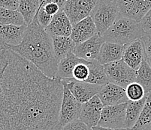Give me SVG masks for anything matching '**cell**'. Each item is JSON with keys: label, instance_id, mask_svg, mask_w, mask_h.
I'll return each mask as SVG.
<instances>
[{"label": "cell", "instance_id": "obj_1", "mask_svg": "<svg viewBox=\"0 0 151 130\" xmlns=\"http://www.w3.org/2000/svg\"><path fill=\"white\" fill-rule=\"evenodd\" d=\"M0 130H61L63 85L9 49L0 52Z\"/></svg>", "mask_w": 151, "mask_h": 130}, {"label": "cell", "instance_id": "obj_2", "mask_svg": "<svg viewBox=\"0 0 151 130\" xmlns=\"http://www.w3.org/2000/svg\"><path fill=\"white\" fill-rule=\"evenodd\" d=\"M5 47L31 62L47 77L56 78L59 61L53 51L52 38L39 24L36 15L27 26L21 43Z\"/></svg>", "mask_w": 151, "mask_h": 130}, {"label": "cell", "instance_id": "obj_3", "mask_svg": "<svg viewBox=\"0 0 151 130\" xmlns=\"http://www.w3.org/2000/svg\"><path fill=\"white\" fill-rule=\"evenodd\" d=\"M141 23L134 20L119 15L114 24L102 35L105 42L127 46L145 35Z\"/></svg>", "mask_w": 151, "mask_h": 130}, {"label": "cell", "instance_id": "obj_4", "mask_svg": "<svg viewBox=\"0 0 151 130\" xmlns=\"http://www.w3.org/2000/svg\"><path fill=\"white\" fill-rule=\"evenodd\" d=\"M120 15L116 1L98 0L90 14L97 32L102 36Z\"/></svg>", "mask_w": 151, "mask_h": 130}, {"label": "cell", "instance_id": "obj_5", "mask_svg": "<svg viewBox=\"0 0 151 130\" xmlns=\"http://www.w3.org/2000/svg\"><path fill=\"white\" fill-rule=\"evenodd\" d=\"M104 67L109 83L126 89L129 85L135 82L136 70L130 67L123 59L104 65Z\"/></svg>", "mask_w": 151, "mask_h": 130}, {"label": "cell", "instance_id": "obj_6", "mask_svg": "<svg viewBox=\"0 0 151 130\" xmlns=\"http://www.w3.org/2000/svg\"><path fill=\"white\" fill-rule=\"evenodd\" d=\"M63 96L60 112V126L61 128L71 122L79 120L82 103L72 95L70 91L63 85Z\"/></svg>", "mask_w": 151, "mask_h": 130}, {"label": "cell", "instance_id": "obj_7", "mask_svg": "<svg viewBox=\"0 0 151 130\" xmlns=\"http://www.w3.org/2000/svg\"><path fill=\"white\" fill-rule=\"evenodd\" d=\"M126 103L104 106L98 126L104 128L125 129Z\"/></svg>", "mask_w": 151, "mask_h": 130}, {"label": "cell", "instance_id": "obj_8", "mask_svg": "<svg viewBox=\"0 0 151 130\" xmlns=\"http://www.w3.org/2000/svg\"><path fill=\"white\" fill-rule=\"evenodd\" d=\"M98 0H67L63 11L72 26L90 17Z\"/></svg>", "mask_w": 151, "mask_h": 130}, {"label": "cell", "instance_id": "obj_9", "mask_svg": "<svg viewBox=\"0 0 151 130\" xmlns=\"http://www.w3.org/2000/svg\"><path fill=\"white\" fill-rule=\"evenodd\" d=\"M120 14L140 23L151 9V0H116Z\"/></svg>", "mask_w": 151, "mask_h": 130}, {"label": "cell", "instance_id": "obj_10", "mask_svg": "<svg viewBox=\"0 0 151 130\" xmlns=\"http://www.w3.org/2000/svg\"><path fill=\"white\" fill-rule=\"evenodd\" d=\"M63 85H65L72 94V95L81 103H85L98 95L103 86L90 84L86 82L75 80V79L61 80Z\"/></svg>", "mask_w": 151, "mask_h": 130}, {"label": "cell", "instance_id": "obj_11", "mask_svg": "<svg viewBox=\"0 0 151 130\" xmlns=\"http://www.w3.org/2000/svg\"><path fill=\"white\" fill-rule=\"evenodd\" d=\"M103 108L104 105L98 96H95L89 101L82 104L79 120L90 128L97 126L101 118Z\"/></svg>", "mask_w": 151, "mask_h": 130}, {"label": "cell", "instance_id": "obj_12", "mask_svg": "<svg viewBox=\"0 0 151 130\" xmlns=\"http://www.w3.org/2000/svg\"><path fill=\"white\" fill-rule=\"evenodd\" d=\"M97 96L104 106L120 105L126 103L129 101L126 89L112 83H108L103 86Z\"/></svg>", "mask_w": 151, "mask_h": 130}, {"label": "cell", "instance_id": "obj_13", "mask_svg": "<svg viewBox=\"0 0 151 130\" xmlns=\"http://www.w3.org/2000/svg\"><path fill=\"white\" fill-rule=\"evenodd\" d=\"M104 42L102 37L97 33L86 41L76 44L74 50V54L78 58L86 61L96 59Z\"/></svg>", "mask_w": 151, "mask_h": 130}, {"label": "cell", "instance_id": "obj_14", "mask_svg": "<svg viewBox=\"0 0 151 130\" xmlns=\"http://www.w3.org/2000/svg\"><path fill=\"white\" fill-rule=\"evenodd\" d=\"M146 58L145 49L141 39H138L126 46L122 59L131 68L138 70L143 60Z\"/></svg>", "mask_w": 151, "mask_h": 130}, {"label": "cell", "instance_id": "obj_15", "mask_svg": "<svg viewBox=\"0 0 151 130\" xmlns=\"http://www.w3.org/2000/svg\"><path fill=\"white\" fill-rule=\"evenodd\" d=\"M45 31L51 38L57 36L70 37L72 31V24L63 10H60L53 17Z\"/></svg>", "mask_w": 151, "mask_h": 130}, {"label": "cell", "instance_id": "obj_16", "mask_svg": "<svg viewBox=\"0 0 151 130\" xmlns=\"http://www.w3.org/2000/svg\"><path fill=\"white\" fill-rule=\"evenodd\" d=\"M97 33L95 23L91 17H88L72 26V31L70 37L76 44H78L86 41Z\"/></svg>", "mask_w": 151, "mask_h": 130}, {"label": "cell", "instance_id": "obj_17", "mask_svg": "<svg viewBox=\"0 0 151 130\" xmlns=\"http://www.w3.org/2000/svg\"><path fill=\"white\" fill-rule=\"evenodd\" d=\"M27 28V25H0V41L4 45L17 46L23 40Z\"/></svg>", "mask_w": 151, "mask_h": 130}, {"label": "cell", "instance_id": "obj_18", "mask_svg": "<svg viewBox=\"0 0 151 130\" xmlns=\"http://www.w3.org/2000/svg\"><path fill=\"white\" fill-rule=\"evenodd\" d=\"M125 48L126 46L104 42L101 45L96 60L102 65H106L121 60Z\"/></svg>", "mask_w": 151, "mask_h": 130}, {"label": "cell", "instance_id": "obj_19", "mask_svg": "<svg viewBox=\"0 0 151 130\" xmlns=\"http://www.w3.org/2000/svg\"><path fill=\"white\" fill-rule=\"evenodd\" d=\"M86 61H88L78 58L74 53H69L65 58L59 61L56 78L60 80L73 79V70L75 66Z\"/></svg>", "mask_w": 151, "mask_h": 130}, {"label": "cell", "instance_id": "obj_20", "mask_svg": "<svg viewBox=\"0 0 151 130\" xmlns=\"http://www.w3.org/2000/svg\"><path fill=\"white\" fill-rule=\"evenodd\" d=\"M52 40L53 51L58 61L65 58L69 53H74L76 43L71 37H53Z\"/></svg>", "mask_w": 151, "mask_h": 130}, {"label": "cell", "instance_id": "obj_21", "mask_svg": "<svg viewBox=\"0 0 151 130\" xmlns=\"http://www.w3.org/2000/svg\"><path fill=\"white\" fill-rule=\"evenodd\" d=\"M90 75L86 80V82L96 85L105 86L109 83L105 73L104 65L100 64L96 59L89 61Z\"/></svg>", "mask_w": 151, "mask_h": 130}, {"label": "cell", "instance_id": "obj_22", "mask_svg": "<svg viewBox=\"0 0 151 130\" xmlns=\"http://www.w3.org/2000/svg\"><path fill=\"white\" fill-rule=\"evenodd\" d=\"M146 101V97L139 101L129 100L126 107L125 129H132L138 121Z\"/></svg>", "mask_w": 151, "mask_h": 130}, {"label": "cell", "instance_id": "obj_23", "mask_svg": "<svg viewBox=\"0 0 151 130\" xmlns=\"http://www.w3.org/2000/svg\"><path fill=\"white\" fill-rule=\"evenodd\" d=\"M40 7L39 0H19L17 11L23 16L27 26L32 23Z\"/></svg>", "mask_w": 151, "mask_h": 130}, {"label": "cell", "instance_id": "obj_24", "mask_svg": "<svg viewBox=\"0 0 151 130\" xmlns=\"http://www.w3.org/2000/svg\"><path fill=\"white\" fill-rule=\"evenodd\" d=\"M135 82L144 87L146 94L151 92V66L146 58L143 60L141 66L136 71Z\"/></svg>", "mask_w": 151, "mask_h": 130}, {"label": "cell", "instance_id": "obj_25", "mask_svg": "<svg viewBox=\"0 0 151 130\" xmlns=\"http://www.w3.org/2000/svg\"><path fill=\"white\" fill-rule=\"evenodd\" d=\"M0 25L24 26L27 24L18 11L0 8Z\"/></svg>", "mask_w": 151, "mask_h": 130}, {"label": "cell", "instance_id": "obj_26", "mask_svg": "<svg viewBox=\"0 0 151 130\" xmlns=\"http://www.w3.org/2000/svg\"><path fill=\"white\" fill-rule=\"evenodd\" d=\"M151 125V92L146 94V101L133 130H143Z\"/></svg>", "mask_w": 151, "mask_h": 130}, {"label": "cell", "instance_id": "obj_27", "mask_svg": "<svg viewBox=\"0 0 151 130\" xmlns=\"http://www.w3.org/2000/svg\"><path fill=\"white\" fill-rule=\"evenodd\" d=\"M126 96L129 100L139 101L146 97V92L145 89L139 83L134 82L129 85L126 88Z\"/></svg>", "mask_w": 151, "mask_h": 130}, {"label": "cell", "instance_id": "obj_28", "mask_svg": "<svg viewBox=\"0 0 151 130\" xmlns=\"http://www.w3.org/2000/svg\"><path fill=\"white\" fill-rule=\"evenodd\" d=\"M89 61L81 63L76 65L73 70V79L81 82H86L90 75V69H89Z\"/></svg>", "mask_w": 151, "mask_h": 130}, {"label": "cell", "instance_id": "obj_29", "mask_svg": "<svg viewBox=\"0 0 151 130\" xmlns=\"http://www.w3.org/2000/svg\"><path fill=\"white\" fill-rule=\"evenodd\" d=\"M141 40L145 49L146 60L151 66V30L145 31V35H143Z\"/></svg>", "mask_w": 151, "mask_h": 130}, {"label": "cell", "instance_id": "obj_30", "mask_svg": "<svg viewBox=\"0 0 151 130\" xmlns=\"http://www.w3.org/2000/svg\"><path fill=\"white\" fill-rule=\"evenodd\" d=\"M36 17L38 19V21L41 26L43 27L44 28H46L48 26L49 24L51 22L53 17L48 15L46 12L45 11L43 8H39L38 12L36 13Z\"/></svg>", "mask_w": 151, "mask_h": 130}, {"label": "cell", "instance_id": "obj_31", "mask_svg": "<svg viewBox=\"0 0 151 130\" xmlns=\"http://www.w3.org/2000/svg\"><path fill=\"white\" fill-rule=\"evenodd\" d=\"M61 130H93L80 120L71 122L61 129Z\"/></svg>", "mask_w": 151, "mask_h": 130}, {"label": "cell", "instance_id": "obj_32", "mask_svg": "<svg viewBox=\"0 0 151 130\" xmlns=\"http://www.w3.org/2000/svg\"><path fill=\"white\" fill-rule=\"evenodd\" d=\"M19 0H0V8L9 10L17 11Z\"/></svg>", "mask_w": 151, "mask_h": 130}, {"label": "cell", "instance_id": "obj_33", "mask_svg": "<svg viewBox=\"0 0 151 130\" xmlns=\"http://www.w3.org/2000/svg\"><path fill=\"white\" fill-rule=\"evenodd\" d=\"M40 8H43L45 11L46 12L48 15H50L52 17H53L55 14H57L61 9H60V6L57 5V3H48L46 4L44 6L40 7Z\"/></svg>", "mask_w": 151, "mask_h": 130}, {"label": "cell", "instance_id": "obj_34", "mask_svg": "<svg viewBox=\"0 0 151 130\" xmlns=\"http://www.w3.org/2000/svg\"><path fill=\"white\" fill-rule=\"evenodd\" d=\"M143 29L145 31H150L151 30V9L145 14V16L142 18L140 22Z\"/></svg>", "mask_w": 151, "mask_h": 130}, {"label": "cell", "instance_id": "obj_35", "mask_svg": "<svg viewBox=\"0 0 151 130\" xmlns=\"http://www.w3.org/2000/svg\"><path fill=\"white\" fill-rule=\"evenodd\" d=\"M66 1L67 0H39V2H40V7L44 6L48 3H57L60 6V9L63 10V8H64V5H65Z\"/></svg>", "mask_w": 151, "mask_h": 130}, {"label": "cell", "instance_id": "obj_36", "mask_svg": "<svg viewBox=\"0 0 151 130\" xmlns=\"http://www.w3.org/2000/svg\"><path fill=\"white\" fill-rule=\"evenodd\" d=\"M93 130H133L132 129H110V128H104L101 126H95L93 128Z\"/></svg>", "mask_w": 151, "mask_h": 130}, {"label": "cell", "instance_id": "obj_37", "mask_svg": "<svg viewBox=\"0 0 151 130\" xmlns=\"http://www.w3.org/2000/svg\"><path fill=\"white\" fill-rule=\"evenodd\" d=\"M4 49H5V45H4L3 43H2V42L0 41V52L2 51V50H4Z\"/></svg>", "mask_w": 151, "mask_h": 130}, {"label": "cell", "instance_id": "obj_38", "mask_svg": "<svg viewBox=\"0 0 151 130\" xmlns=\"http://www.w3.org/2000/svg\"><path fill=\"white\" fill-rule=\"evenodd\" d=\"M143 130H151V125L147 127V128H145V129H143Z\"/></svg>", "mask_w": 151, "mask_h": 130}, {"label": "cell", "instance_id": "obj_39", "mask_svg": "<svg viewBox=\"0 0 151 130\" xmlns=\"http://www.w3.org/2000/svg\"><path fill=\"white\" fill-rule=\"evenodd\" d=\"M1 93H2V86H1V84H0V96H1Z\"/></svg>", "mask_w": 151, "mask_h": 130}, {"label": "cell", "instance_id": "obj_40", "mask_svg": "<svg viewBox=\"0 0 151 130\" xmlns=\"http://www.w3.org/2000/svg\"><path fill=\"white\" fill-rule=\"evenodd\" d=\"M106 1H116V0H106Z\"/></svg>", "mask_w": 151, "mask_h": 130}]
</instances>
